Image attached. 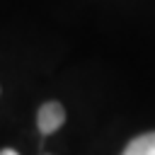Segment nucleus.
Instances as JSON below:
<instances>
[{
  "mask_svg": "<svg viewBox=\"0 0 155 155\" xmlns=\"http://www.w3.org/2000/svg\"><path fill=\"white\" fill-rule=\"evenodd\" d=\"M63 121H65V109H63V104H58V102H46V104L39 107L36 126H39V131H41L44 136L56 133V131L63 126Z\"/></svg>",
  "mask_w": 155,
  "mask_h": 155,
  "instance_id": "1",
  "label": "nucleus"
},
{
  "mask_svg": "<svg viewBox=\"0 0 155 155\" xmlns=\"http://www.w3.org/2000/svg\"><path fill=\"white\" fill-rule=\"evenodd\" d=\"M121 155H155V131L136 136V138L124 148Z\"/></svg>",
  "mask_w": 155,
  "mask_h": 155,
  "instance_id": "2",
  "label": "nucleus"
},
{
  "mask_svg": "<svg viewBox=\"0 0 155 155\" xmlns=\"http://www.w3.org/2000/svg\"><path fill=\"white\" fill-rule=\"evenodd\" d=\"M0 155H19V153H17V150H12V148H2V150H0Z\"/></svg>",
  "mask_w": 155,
  "mask_h": 155,
  "instance_id": "3",
  "label": "nucleus"
}]
</instances>
